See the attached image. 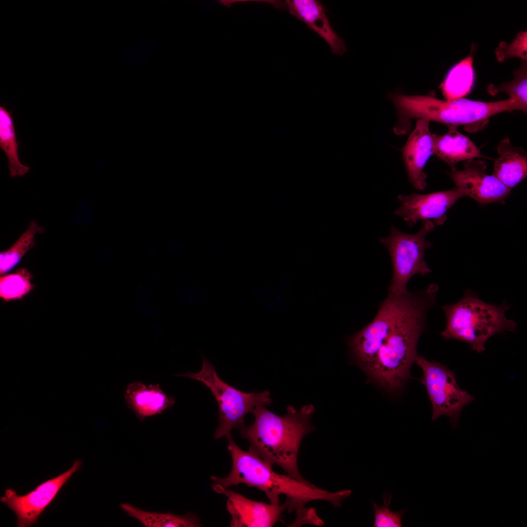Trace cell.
<instances>
[{
	"label": "cell",
	"mask_w": 527,
	"mask_h": 527,
	"mask_svg": "<svg viewBox=\"0 0 527 527\" xmlns=\"http://www.w3.org/2000/svg\"><path fill=\"white\" fill-rule=\"evenodd\" d=\"M314 410L312 405H304L299 411L288 406L287 413L280 416L259 403L252 412L254 423L241 426L240 434L249 442V450L272 466L278 465L288 475L305 481L299 472L297 457L303 437L314 429L310 423Z\"/></svg>",
	"instance_id": "cell-1"
},
{
	"label": "cell",
	"mask_w": 527,
	"mask_h": 527,
	"mask_svg": "<svg viewBox=\"0 0 527 527\" xmlns=\"http://www.w3.org/2000/svg\"><path fill=\"white\" fill-rule=\"evenodd\" d=\"M437 293L431 287L421 290L407 313L388 335L364 370L387 391L399 392L410 377V368L418 355L417 343L425 328L427 312L434 305Z\"/></svg>",
	"instance_id": "cell-2"
},
{
	"label": "cell",
	"mask_w": 527,
	"mask_h": 527,
	"mask_svg": "<svg viewBox=\"0 0 527 527\" xmlns=\"http://www.w3.org/2000/svg\"><path fill=\"white\" fill-rule=\"evenodd\" d=\"M227 448L231 453L232 468L225 478L211 477L213 484L228 488L231 486L244 484L264 491L270 503L279 504V497L284 495L291 503L290 512H302L307 503L322 501L325 491L310 483L299 480L289 475L277 473L271 465L254 452L241 449L235 443L231 433L225 436Z\"/></svg>",
	"instance_id": "cell-3"
},
{
	"label": "cell",
	"mask_w": 527,
	"mask_h": 527,
	"mask_svg": "<svg viewBox=\"0 0 527 527\" xmlns=\"http://www.w3.org/2000/svg\"><path fill=\"white\" fill-rule=\"evenodd\" d=\"M389 99L398 114L394 131L405 134L411 121L425 119L448 126L474 125L486 123L491 117L505 112L519 110L513 101L485 102L461 99L442 100L430 95H408L392 93Z\"/></svg>",
	"instance_id": "cell-4"
},
{
	"label": "cell",
	"mask_w": 527,
	"mask_h": 527,
	"mask_svg": "<svg viewBox=\"0 0 527 527\" xmlns=\"http://www.w3.org/2000/svg\"><path fill=\"white\" fill-rule=\"evenodd\" d=\"M509 307L505 302L500 305L486 303L467 289L459 301L442 306L446 324L441 335L445 340L464 342L472 350L482 352L492 336L515 331L517 323L505 316Z\"/></svg>",
	"instance_id": "cell-5"
},
{
	"label": "cell",
	"mask_w": 527,
	"mask_h": 527,
	"mask_svg": "<svg viewBox=\"0 0 527 527\" xmlns=\"http://www.w3.org/2000/svg\"><path fill=\"white\" fill-rule=\"evenodd\" d=\"M435 224L430 220L424 221L416 233L403 232L391 225L388 236L379 241L388 250L393 266V275L388 288V295L398 296L408 291L406 285L414 275L424 276L431 272L425 260L426 250L432 246L426 239Z\"/></svg>",
	"instance_id": "cell-6"
},
{
	"label": "cell",
	"mask_w": 527,
	"mask_h": 527,
	"mask_svg": "<svg viewBox=\"0 0 527 527\" xmlns=\"http://www.w3.org/2000/svg\"><path fill=\"white\" fill-rule=\"evenodd\" d=\"M201 370L197 373L188 372L177 375L199 381L212 392L218 405L219 425L214 434L215 439L231 433L234 427L244 424V416L252 412L259 403L268 405L271 402L270 394L266 390L261 392L245 393L223 382L218 376L214 366L202 357Z\"/></svg>",
	"instance_id": "cell-7"
},
{
	"label": "cell",
	"mask_w": 527,
	"mask_h": 527,
	"mask_svg": "<svg viewBox=\"0 0 527 527\" xmlns=\"http://www.w3.org/2000/svg\"><path fill=\"white\" fill-rule=\"evenodd\" d=\"M419 291L398 296H387L373 320L350 336L348 345L351 356L364 371L375 357L382 344L405 317L417 299Z\"/></svg>",
	"instance_id": "cell-8"
},
{
	"label": "cell",
	"mask_w": 527,
	"mask_h": 527,
	"mask_svg": "<svg viewBox=\"0 0 527 527\" xmlns=\"http://www.w3.org/2000/svg\"><path fill=\"white\" fill-rule=\"evenodd\" d=\"M415 362L423 372L421 381L432 404V419L436 420L441 416H446L452 426L456 428L461 411L474 397L460 388L454 372L447 366L418 355Z\"/></svg>",
	"instance_id": "cell-9"
},
{
	"label": "cell",
	"mask_w": 527,
	"mask_h": 527,
	"mask_svg": "<svg viewBox=\"0 0 527 527\" xmlns=\"http://www.w3.org/2000/svg\"><path fill=\"white\" fill-rule=\"evenodd\" d=\"M82 462L75 461L72 466L61 475L38 485L35 489L19 495L11 488H7L0 501L16 514L18 527H27L37 524L40 514L51 503L70 477L81 468Z\"/></svg>",
	"instance_id": "cell-10"
},
{
	"label": "cell",
	"mask_w": 527,
	"mask_h": 527,
	"mask_svg": "<svg viewBox=\"0 0 527 527\" xmlns=\"http://www.w3.org/2000/svg\"><path fill=\"white\" fill-rule=\"evenodd\" d=\"M486 163L477 159L464 162L462 169L451 167L448 175L463 195L468 196L481 205L505 203L511 190L492 174L486 173Z\"/></svg>",
	"instance_id": "cell-11"
},
{
	"label": "cell",
	"mask_w": 527,
	"mask_h": 527,
	"mask_svg": "<svg viewBox=\"0 0 527 527\" xmlns=\"http://www.w3.org/2000/svg\"><path fill=\"white\" fill-rule=\"evenodd\" d=\"M462 194L455 187L448 190L426 194L412 193L399 195V206L394 211L409 227L419 220H432L434 224L442 225L447 219L446 212L460 198Z\"/></svg>",
	"instance_id": "cell-12"
},
{
	"label": "cell",
	"mask_w": 527,
	"mask_h": 527,
	"mask_svg": "<svg viewBox=\"0 0 527 527\" xmlns=\"http://www.w3.org/2000/svg\"><path fill=\"white\" fill-rule=\"evenodd\" d=\"M213 489L227 497L226 507L231 516L232 527H270L278 521L283 512H289L291 503L282 505L253 501L242 495L213 484Z\"/></svg>",
	"instance_id": "cell-13"
},
{
	"label": "cell",
	"mask_w": 527,
	"mask_h": 527,
	"mask_svg": "<svg viewBox=\"0 0 527 527\" xmlns=\"http://www.w3.org/2000/svg\"><path fill=\"white\" fill-rule=\"evenodd\" d=\"M430 122L416 121L414 129L402 149L408 179L415 189L424 190L427 185V174L424 171L432 152V134Z\"/></svg>",
	"instance_id": "cell-14"
},
{
	"label": "cell",
	"mask_w": 527,
	"mask_h": 527,
	"mask_svg": "<svg viewBox=\"0 0 527 527\" xmlns=\"http://www.w3.org/2000/svg\"><path fill=\"white\" fill-rule=\"evenodd\" d=\"M284 3L290 14L303 21L325 41L333 54H344L346 50L345 42L331 27L324 7L320 1L288 0Z\"/></svg>",
	"instance_id": "cell-15"
},
{
	"label": "cell",
	"mask_w": 527,
	"mask_h": 527,
	"mask_svg": "<svg viewBox=\"0 0 527 527\" xmlns=\"http://www.w3.org/2000/svg\"><path fill=\"white\" fill-rule=\"evenodd\" d=\"M456 126H448L442 135L432 134V152L450 167L461 162L478 158L493 160L482 154L475 143L460 132Z\"/></svg>",
	"instance_id": "cell-16"
},
{
	"label": "cell",
	"mask_w": 527,
	"mask_h": 527,
	"mask_svg": "<svg viewBox=\"0 0 527 527\" xmlns=\"http://www.w3.org/2000/svg\"><path fill=\"white\" fill-rule=\"evenodd\" d=\"M125 403L141 421L161 414L175 403V399L167 396L159 384L146 386L141 382L129 384L124 395Z\"/></svg>",
	"instance_id": "cell-17"
},
{
	"label": "cell",
	"mask_w": 527,
	"mask_h": 527,
	"mask_svg": "<svg viewBox=\"0 0 527 527\" xmlns=\"http://www.w3.org/2000/svg\"><path fill=\"white\" fill-rule=\"evenodd\" d=\"M498 157L494 160L492 175L512 190L527 176V153L513 145L508 136L499 143Z\"/></svg>",
	"instance_id": "cell-18"
},
{
	"label": "cell",
	"mask_w": 527,
	"mask_h": 527,
	"mask_svg": "<svg viewBox=\"0 0 527 527\" xmlns=\"http://www.w3.org/2000/svg\"><path fill=\"white\" fill-rule=\"evenodd\" d=\"M474 81L473 58L469 55L449 71L440 88L446 100H457L470 93Z\"/></svg>",
	"instance_id": "cell-19"
},
{
	"label": "cell",
	"mask_w": 527,
	"mask_h": 527,
	"mask_svg": "<svg viewBox=\"0 0 527 527\" xmlns=\"http://www.w3.org/2000/svg\"><path fill=\"white\" fill-rule=\"evenodd\" d=\"M19 146L11 112L3 106H0V147L8 158L9 173L12 178L23 176L30 170L29 166L20 161Z\"/></svg>",
	"instance_id": "cell-20"
},
{
	"label": "cell",
	"mask_w": 527,
	"mask_h": 527,
	"mask_svg": "<svg viewBox=\"0 0 527 527\" xmlns=\"http://www.w3.org/2000/svg\"><path fill=\"white\" fill-rule=\"evenodd\" d=\"M121 508L132 518L147 527H201L199 518L193 514L178 516L170 513L149 512L127 503L120 505Z\"/></svg>",
	"instance_id": "cell-21"
},
{
	"label": "cell",
	"mask_w": 527,
	"mask_h": 527,
	"mask_svg": "<svg viewBox=\"0 0 527 527\" xmlns=\"http://www.w3.org/2000/svg\"><path fill=\"white\" fill-rule=\"evenodd\" d=\"M44 231L43 227L32 221L28 228L18 240L8 249L0 254V274H7L13 269L20 261L27 252L35 244L34 238L37 233Z\"/></svg>",
	"instance_id": "cell-22"
},
{
	"label": "cell",
	"mask_w": 527,
	"mask_h": 527,
	"mask_svg": "<svg viewBox=\"0 0 527 527\" xmlns=\"http://www.w3.org/2000/svg\"><path fill=\"white\" fill-rule=\"evenodd\" d=\"M32 278L31 272L25 268L2 275L0 278V298L5 302L22 299L35 288Z\"/></svg>",
	"instance_id": "cell-23"
},
{
	"label": "cell",
	"mask_w": 527,
	"mask_h": 527,
	"mask_svg": "<svg viewBox=\"0 0 527 527\" xmlns=\"http://www.w3.org/2000/svg\"><path fill=\"white\" fill-rule=\"evenodd\" d=\"M514 78L510 81L503 83L497 87L489 85L487 91L491 95L504 92L509 96V99L514 101L519 110L527 111V63L523 61L522 65L514 73Z\"/></svg>",
	"instance_id": "cell-24"
},
{
	"label": "cell",
	"mask_w": 527,
	"mask_h": 527,
	"mask_svg": "<svg viewBox=\"0 0 527 527\" xmlns=\"http://www.w3.org/2000/svg\"><path fill=\"white\" fill-rule=\"evenodd\" d=\"M384 505L380 507L376 503L372 502L374 510V527H402V517L405 511V509L392 512L389 508L391 502V496L389 494L385 493L383 495Z\"/></svg>",
	"instance_id": "cell-25"
},
{
	"label": "cell",
	"mask_w": 527,
	"mask_h": 527,
	"mask_svg": "<svg viewBox=\"0 0 527 527\" xmlns=\"http://www.w3.org/2000/svg\"><path fill=\"white\" fill-rule=\"evenodd\" d=\"M527 42L526 31L518 33L514 41L509 44L501 42L495 50L497 61L502 62L508 58L518 57L527 61Z\"/></svg>",
	"instance_id": "cell-26"
},
{
	"label": "cell",
	"mask_w": 527,
	"mask_h": 527,
	"mask_svg": "<svg viewBox=\"0 0 527 527\" xmlns=\"http://www.w3.org/2000/svg\"><path fill=\"white\" fill-rule=\"evenodd\" d=\"M324 490L326 495L324 499L322 501L329 502L336 507L341 506L343 501L349 496L351 493V491L349 489L343 490L335 492ZM289 512H290V510ZM317 517V515L313 510H309L306 508L303 512L297 513L295 523L299 525L301 524H313L315 522Z\"/></svg>",
	"instance_id": "cell-27"
}]
</instances>
